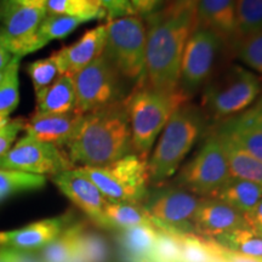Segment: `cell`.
<instances>
[{"mask_svg":"<svg viewBox=\"0 0 262 262\" xmlns=\"http://www.w3.org/2000/svg\"><path fill=\"white\" fill-rule=\"evenodd\" d=\"M146 72L143 81L155 90L175 93L185 48L195 29V8L160 11L147 16Z\"/></svg>","mask_w":262,"mask_h":262,"instance_id":"obj_1","label":"cell"},{"mask_svg":"<svg viewBox=\"0 0 262 262\" xmlns=\"http://www.w3.org/2000/svg\"><path fill=\"white\" fill-rule=\"evenodd\" d=\"M66 148L80 166H104L133 153L125 100L83 114Z\"/></svg>","mask_w":262,"mask_h":262,"instance_id":"obj_2","label":"cell"},{"mask_svg":"<svg viewBox=\"0 0 262 262\" xmlns=\"http://www.w3.org/2000/svg\"><path fill=\"white\" fill-rule=\"evenodd\" d=\"M205 129V113L201 107L183 103L164 127L148 159L149 183L160 185L175 175L180 165Z\"/></svg>","mask_w":262,"mask_h":262,"instance_id":"obj_3","label":"cell"},{"mask_svg":"<svg viewBox=\"0 0 262 262\" xmlns=\"http://www.w3.org/2000/svg\"><path fill=\"white\" fill-rule=\"evenodd\" d=\"M188 102L181 93H163L141 80L125 98L131 127L133 153L148 158L157 137L180 106Z\"/></svg>","mask_w":262,"mask_h":262,"instance_id":"obj_4","label":"cell"},{"mask_svg":"<svg viewBox=\"0 0 262 262\" xmlns=\"http://www.w3.org/2000/svg\"><path fill=\"white\" fill-rule=\"evenodd\" d=\"M108 202L142 204L148 196V158L130 153L104 166H78Z\"/></svg>","mask_w":262,"mask_h":262,"instance_id":"obj_5","label":"cell"},{"mask_svg":"<svg viewBox=\"0 0 262 262\" xmlns=\"http://www.w3.org/2000/svg\"><path fill=\"white\" fill-rule=\"evenodd\" d=\"M202 91L204 113L222 122L251 107L261 94V80L251 71L233 64L214 75Z\"/></svg>","mask_w":262,"mask_h":262,"instance_id":"obj_6","label":"cell"},{"mask_svg":"<svg viewBox=\"0 0 262 262\" xmlns=\"http://www.w3.org/2000/svg\"><path fill=\"white\" fill-rule=\"evenodd\" d=\"M103 56L116 71L134 86L146 72L147 26L141 16L108 21Z\"/></svg>","mask_w":262,"mask_h":262,"instance_id":"obj_7","label":"cell"},{"mask_svg":"<svg viewBox=\"0 0 262 262\" xmlns=\"http://www.w3.org/2000/svg\"><path fill=\"white\" fill-rule=\"evenodd\" d=\"M72 77L75 89V110L83 114L124 101L131 93L130 84L103 55Z\"/></svg>","mask_w":262,"mask_h":262,"instance_id":"obj_8","label":"cell"},{"mask_svg":"<svg viewBox=\"0 0 262 262\" xmlns=\"http://www.w3.org/2000/svg\"><path fill=\"white\" fill-rule=\"evenodd\" d=\"M231 178L224 148L212 130L196 155L180 170L175 182L199 198H211Z\"/></svg>","mask_w":262,"mask_h":262,"instance_id":"obj_9","label":"cell"},{"mask_svg":"<svg viewBox=\"0 0 262 262\" xmlns=\"http://www.w3.org/2000/svg\"><path fill=\"white\" fill-rule=\"evenodd\" d=\"M224 49V42L215 33L203 28L193 31L183 52L179 80V89L188 100L214 77L216 62Z\"/></svg>","mask_w":262,"mask_h":262,"instance_id":"obj_10","label":"cell"},{"mask_svg":"<svg viewBox=\"0 0 262 262\" xmlns=\"http://www.w3.org/2000/svg\"><path fill=\"white\" fill-rule=\"evenodd\" d=\"M202 198L180 187L158 189L143 205L159 231L170 234H196L194 217Z\"/></svg>","mask_w":262,"mask_h":262,"instance_id":"obj_11","label":"cell"},{"mask_svg":"<svg viewBox=\"0 0 262 262\" xmlns=\"http://www.w3.org/2000/svg\"><path fill=\"white\" fill-rule=\"evenodd\" d=\"M47 9H33L0 0V38L12 56L22 58L41 49L38 31Z\"/></svg>","mask_w":262,"mask_h":262,"instance_id":"obj_12","label":"cell"},{"mask_svg":"<svg viewBox=\"0 0 262 262\" xmlns=\"http://www.w3.org/2000/svg\"><path fill=\"white\" fill-rule=\"evenodd\" d=\"M75 166L71 163L67 153L52 143L42 142L35 137L26 135L0 158V169L17 170L34 175H51Z\"/></svg>","mask_w":262,"mask_h":262,"instance_id":"obj_13","label":"cell"},{"mask_svg":"<svg viewBox=\"0 0 262 262\" xmlns=\"http://www.w3.org/2000/svg\"><path fill=\"white\" fill-rule=\"evenodd\" d=\"M52 181L94 224L102 228H107L104 220V208L108 201L86 176L83 175L77 168H73L52 176Z\"/></svg>","mask_w":262,"mask_h":262,"instance_id":"obj_14","label":"cell"},{"mask_svg":"<svg viewBox=\"0 0 262 262\" xmlns=\"http://www.w3.org/2000/svg\"><path fill=\"white\" fill-rule=\"evenodd\" d=\"M72 224V215L64 214L33 222L25 227L0 232V250L34 253L56 239Z\"/></svg>","mask_w":262,"mask_h":262,"instance_id":"obj_15","label":"cell"},{"mask_svg":"<svg viewBox=\"0 0 262 262\" xmlns=\"http://www.w3.org/2000/svg\"><path fill=\"white\" fill-rule=\"evenodd\" d=\"M195 28L215 33L225 48L234 52L241 40L235 17V0H198L195 6Z\"/></svg>","mask_w":262,"mask_h":262,"instance_id":"obj_16","label":"cell"},{"mask_svg":"<svg viewBox=\"0 0 262 262\" xmlns=\"http://www.w3.org/2000/svg\"><path fill=\"white\" fill-rule=\"evenodd\" d=\"M195 233L212 239L235 229L249 228L244 215L214 198H202L194 217Z\"/></svg>","mask_w":262,"mask_h":262,"instance_id":"obj_17","label":"cell"},{"mask_svg":"<svg viewBox=\"0 0 262 262\" xmlns=\"http://www.w3.org/2000/svg\"><path fill=\"white\" fill-rule=\"evenodd\" d=\"M81 118L83 113L77 110L61 114L35 112L26 120L24 130L29 136L61 148L67 146L73 137Z\"/></svg>","mask_w":262,"mask_h":262,"instance_id":"obj_18","label":"cell"},{"mask_svg":"<svg viewBox=\"0 0 262 262\" xmlns=\"http://www.w3.org/2000/svg\"><path fill=\"white\" fill-rule=\"evenodd\" d=\"M107 27L100 25L85 32L79 40L70 47H64L54 52L62 74L73 75L89 66L103 54L106 47Z\"/></svg>","mask_w":262,"mask_h":262,"instance_id":"obj_19","label":"cell"},{"mask_svg":"<svg viewBox=\"0 0 262 262\" xmlns=\"http://www.w3.org/2000/svg\"><path fill=\"white\" fill-rule=\"evenodd\" d=\"M211 198L225 203L247 219L261 201L262 187L247 180L231 178Z\"/></svg>","mask_w":262,"mask_h":262,"instance_id":"obj_20","label":"cell"},{"mask_svg":"<svg viewBox=\"0 0 262 262\" xmlns=\"http://www.w3.org/2000/svg\"><path fill=\"white\" fill-rule=\"evenodd\" d=\"M38 113L61 114L75 110V89L73 77L62 74L47 89L35 94Z\"/></svg>","mask_w":262,"mask_h":262,"instance_id":"obj_21","label":"cell"},{"mask_svg":"<svg viewBox=\"0 0 262 262\" xmlns=\"http://www.w3.org/2000/svg\"><path fill=\"white\" fill-rule=\"evenodd\" d=\"M214 131L224 148L229 173L232 178L247 180V181L254 182L262 187V162L254 158L241 147H238L222 131L216 127Z\"/></svg>","mask_w":262,"mask_h":262,"instance_id":"obj_22","label":"cell"},{"mask_svg":"<svg viewBox=\"0 0 262 262\" xmlns=\"http://www.w3.org/2000/svg\"><path fill=\"white\" fill-rule=\"evenodd\" d=\"M238 147L262 162V133L244 119L242 114L228 118L216 126Z\"/></svg>","mask_w":262,"mask_h":262,"instance_id":"obj_23","label":"cell"},{"mask_svg":"<svg viewBox=\"0 0 262 262\" xmlns=\"http://www.w3.org/2000/svg\"><path fill=\"white\" fill-rule=\"evenodd\" d=\"M104 220L107 228L118 231L137 226H155L145 206L135 203L108 202L104 208Z\"/></svg>","mask_w":262,"mask_h":262,"instance_id":"obj_24","label":"cell"},{"mask_svg":"<svg viewBox=\"0 0 262 262\" xmlns=\"http://www.w3.org/2000/svg\"><path fill=\"white\" fill-rule=\"evenodd\" d=\"M122 243L134 262H155V245L158 235L156 226H137L124 229Z\"/></svg>","mask_w":262,"mask_h":262,"instance_id":"obj_25","label":"cell"},{"mask_svg":"<svg viewBox=\"0 0 262 262\" xmlns=\"http://www.w3.org/2000/svg\"><path fill=\"white\" fill-rule=\"evenodd\" d=\"M85 227L81 222H72L56 239L41 249V262H68L77 248Z\"/></svg>","mask_w":262,"mask_h":262,"instance_id":"obj_26","label":"cell"},{"mask_svg":"<svg viewBox=\"0 0 262 262\" xmlns=\"http://www.w3.org/2000/svg\"><path fill=\"white\" fill-rule=\"evenodd\" d=\"M226 250L245 256L262 258V237L249 228L235 229L210 239Z\"/></svg>","mask_w":262,"mask_h":262,"instance_id":"obj_27","label":"cell"},{"mask_svg":"<svg viewBox=\"0 0 262 262\" xmlns=\"http://www.w3.org/2000/svg\"><path fill=\"white\" fill-rule=\"evenodd\" d=\"M47 14L72 16L86 22L104 18L101 0H48Z\"/></svg>","mask_w":262,"mask_h":262,"instance_id":"obj_28","label":"cell"},{"mask_svg":"<svg viewBox=\"0 0 262 262\" xmlns=\"http://www.w3.org/2000/svg\"><path fill=\"white\" fill-rule=\"evenodd\" d=\"M83 24H86V21L83 18L64 15L47 14L41 21L38 31L39 44H40L41 48H44L48 42L52 40L67 38L71 33H73Z\"/></svg>","mask_w":262,"mask_h":262,"instance_id":"obj_29","label":"cell"},{"mask_svg":"<svg viewBox=\"0 0 262 262\" xmlns=\"http://www.w3.org/2000/svg\"><path fill=\"white\" fill-rule=\"evenodd\" d=\"M19 61L21 58L12 57L0 81V114L6 117L14 112L19 102Z\"/></svg>","mask_w":262,"mask_h":262,"instance_id":"obj_30","label":"cell"},{"mask_svg":"<svg viewBox=\"0 0 262 262\" xmlns=\"http://www.w3.org/2000/svg\"><path fill=\"white\" fill-rule=\"evenodd\" d=\"M47 176L34 175L17 170L0 169V194L8 196L18 192L33 191L44 187Z\"/></svg>","mask_w":262,"mask_h":262,"instance_id":"obj_31","label":"cell"},{"mask_svg":"<svg viewBox=\"0 0 262 262\" xmlns=\"http://www.w3.org/2000/svg\"><path fill=\"white\" fill-rule=\"evenodd\" d=\"M239 38L262 31V0H235Z\"/></svg>","mask_w":262,"mask_h":262,"instance_id":"obj_32","label":"cell"},{"mask_svg":"<svg viewBox=\"0 0 262 262\" xmlns=\"http://www.w3.org/2000/svg\"><path fill=\"white\" fill-rule=\"evenodd\" d=\"M27 71L32 79L35 94L47 89L60 75H62L60 66H58L54 54L48 58H41V60L29 63Z\"/></svg>","mask_w":262,"mask_h":262,"instance_id":"obj_33","label":"cell"},{"mask_svg":"<svg viewBox=\"0 0 262 262\" xmlns=\"http://www.w3.org/2000/svg\"><path fill=\"white\" fill-rule=\"evenodd\" d=\"M175 235V234H172ZM181 248L182 262H215L208 241L198 234H176Z\"/></svg>","mask_w":262,"mask_h":262,"instance_id":"obj_34","label":"cell"},{"mask_svg":"<svg viewBox=\"0 0 262 262\" xmlns=\"http://www.w3.org/2000/svg\"><path fill=\"white\" fill-rule=\"evenodd\" d=\"M233 54L245 66L262 75V31L242 38Z\"/></svg>","mask_w":262,"mask_h":262,"instance_id":"obj_35","label":"cell"},{"mask_svg":"<svg viewBox=\"0 0 262 262\" xmlns=\"http://www.w3.org/2000/svg\"><path fill=\"white\" fill-rule=\"evenodd\" d=\"M79 249L86 262H107L108 249L106 242L95 232L84 229L79 239Z\"/></svg>","mask_w":262,"mask_h":262,"instance_id":"obj_36","label":"cell"},{"mask_svg":"<svg viewBox=\"0 0 262 262\" xmlns=\"http://www.w3.org/2000/svg\"><path fill=\"white\" fill-rule=\"evenodd\" d=\"M155 262H182L181 248L175 235L158 229L155 245Z\"/></svg>","mask_w":262,"mask_h":262,"instance_id":"obj_37","label":"cell"},{"mask_svg":"<svg viewBox=\"0 0 262 262\" xmlns=\"http://www.w3.org/2000/svg\"><path fill=\"white\" fill-rule=\"evenodd\" d=\"M101 5L104 12V18L108 21L136 16L130 0H101Z\"/></svg>","mask_w":262,"mask_h":262,"instance_id":"obj_38","label":"cell"},{"mask_svg":"<svg viewBox=\"0 0 262 262\" xmlns=\"http://www.w3.org/2000/svg\"><path fill=\"white\" fill-rule=\"evenodd\" d=\"M25 124L26 120L24 118H16L14 120H10L0 130V158L9 152V149L14 145L19 131L25 129Z\"/></svg>","mask_w":262,"mask_h":262,"instance_id":"obj_39","label":"cell"},{"mask_svg":"<svg viewBox=\"0 0 262 262\" xmlns=\"http://www.w3.org/2000/svg\"><path fill=\"white\" fill-rule=\"evenodd\" d=\"M206 241H208L212 255H214L216 260L220 262H262V258L245 256V255L233 253V251L226 250V249L214 243L210 239H206Z\"/></svg>","mask_w":262,"mask_h":262,"instance_id":"obj_40","label":"cell"},{"mask_svg":"<svg viewBox=\"0 0 262 262\" xmlns=\"http://www.w3.org/2000/svg\"><path fill=\"white\" fill-rule=\"evenodd\" d=\"M241 114L247 122L262 133V93L257 97V100L251 104V107H249L247 111Z\"/></svg>","mask_w":262,"mask_h":262,"instance_id":"obj_41","label":"cell"},{"mask_svg":"<svg viewBox=\"0 0 262 262\" xmlns=\"http://www.w3.org/2000/svg\"><path fill=\"white\" fill-rule=\"evenodd\" d=\"M0 258L3 262H41L39 254L6 250V249L0 250Z\"/></svg>","mask_w":262,"mask_h":262,"instance_id":"obj_42","label":"cell"},{"mask_svg":"<svg viewBox=\"0 0 262 262\" xmlns=\"http://www.w3.org/2000/svg\"><path fill=\"white\" fill-rule=\"evenodd\" d=\"M137 16H149L156 12L162 4V0H130Z\"/></svg>","mask_w":262,"mask_h":262,"instance_id":"obj_43","label":"cell"},{"mask_svg":"<svg viewBox=\"0 0 262 262\" xmlns=\"http://www.w3.org/2000/svg\"><path fill=\"white\" fill-rule=\"evenodd\" d=\"M247 220L249 222V226L253 229L255 233L262 234V198L258 202L256 208L254 209L253 212L248 216Z\"/></svg>","mask_w":262,"mask_h":262,"instance_id":"obj_44","label":"cell"},{"mask_svg":"<svg viewBox=\"0 0 262 262\" xmlns=\"http://www.w3.org/2000/svg\"><path fill=\"white\" fill-rule=\"evenodd\" d=\"M198 0H170L169 4L165 6L170 10H183L195 8Z\"/></svg>","mask_w":262,"mask_h":262,"instance_id":"obj_45","label":"cell"},{"mask_svg":"<svg viewBox=\"0 0 262 262\" xmlns=\"http://www.w3.org/2000/svg\"><path fill=\"white\" fill-rule=\"evenodd\" d=\"M12 57L14 56H12V55L8 51V49L5 48L2 38H0V72L4 71L5 68L8 67V64L11 62Z\"/></svg>","mask_w":262,"mask_h":262,"instance_id":"obj_46","label":"cell"},{"mask_svg":"<svg viewBox=\"0 0 262 262\" xmlns=\"http://www.w3.org/2000/svg\"><path fill=\"white\" fill-rule=\"evenodd\" d=\"M16 4L27 6V8L33 9H45L48 0H11Z\"/></svg>","mask_w":262,"mask_h":262,"instance_id":"obj_47","label":"cell"},{"mask_svg":"<svg viewBox=\"0 0 262 262\" xmlns=\"http://www.w3.org/2000/svg\"><path fill=\"white\" fill-rule=\"evenodd\" d=\"M9 122H10L9 117L3 116V114H0V130H2L3 127H4Z\"/></svg>","mask_w":262,"mask_h":262,"instance_id":"obj_48","label":"cell"},{"mask_svg":"<svg viewBox=\"0 0 262 262\" xmlns=\"http://www.w3.org/2000/svg\"><path fill=\"white\" fill-rule=\"evenodd\" d=\"M4 72H5V70L0 72V81H2V79H3V75H4Z\"/></svg>","mask_w":262,"mask_h":262,"instance_id":"obj_49","label":"cell"},{"mask_svg":"<svg viewBox=\"0 0 262 262\" xmlns=\"http://www.w3.org/2000/svg\"><path fill=\"white\" fill-rule=\"evenodd\" d=\"M3 199H4V196H3L2 194H0V202H2V201H3Z\"/></svg>","mask_w":262,"mask_h":262,"instance_id":"obj_50","label":"cell"},{"mask_svg":"<svg viewBox=\"0 0 262 262\" xmlns=\"http://www.w3.org/2000/svg\"><path fill=\"white\" fill-rule=\"evenodd\" d=\"M0 262H3V261H2V258H0Z\"/></svg>","mask_w":262,"mask_h":262,"instance_id":"obj_51","label":"cell"},{"mask_svg":"<svg viewBox=\"0 0 262 262\" xmlns=\"http://www.w3.org/2000/svg\"><path fill=\"white\" fill-rule=\"evenodd\" d=\"M258 235H261V237H262V234H258Z\"/></svg>","mask_w":262,"mask_h":262,"instance_id":"obj_52","label":"cell"}]
</instances>
